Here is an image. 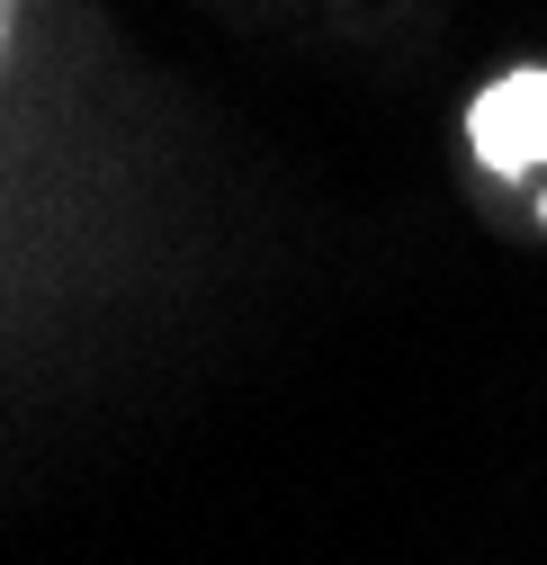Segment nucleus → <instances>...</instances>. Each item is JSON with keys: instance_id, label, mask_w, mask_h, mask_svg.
I'll use <instances>...</instances> for the list:
<instances>
[{"instance_id": "f257e3e1", "label": "nucleus", "mask_w": 547, "mask_h": 565, "mask_svg": "<svg viewBox=\"0 0 547 565\" xmlns=\"http://www.w3.org/2000/svg\"><path fill=\"white\" fill-rule=\"evenodd\" d=\"M475 145L494 162H538L547 153V73H521L475 108Z\"/></svg>"}]
</instances>
